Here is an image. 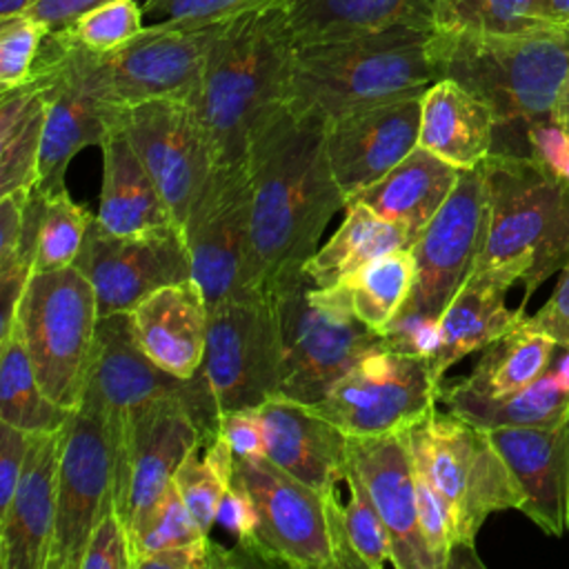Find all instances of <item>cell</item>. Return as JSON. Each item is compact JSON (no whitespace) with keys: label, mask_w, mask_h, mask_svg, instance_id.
<instances>
[{"label":"cell","mask_w":569,"mask_h":569,"mask_svg":"<svg viewBox=\"0 0 569 569\" xmlns=\"http://www.w3.org/2000/svg\"><path fill=\"white\" fill-rule=\"evenodd\" d=\"M116 447L104 411L89 398L71 413L58 467V500L47 569H80L98 520L113 509Z\"/></svg>","instance_id":"12"},{"label":"cell","mask_w":569,"mask_h":569,"mask_svg":"<svg viewBox=\"0 0 569 569\" xmlns=\"http://www.w3.org/2000/svg\"><path fill=\"white\" fill-rule=\"evenodd\" d=\"M100 149L102 189L96 220L102 229L118 236H131L178 224L153 178L118 124L116 113Z\"/></svg>","instance_id":"29"},{"label":"cell","mask_w":569,"mask_h":569,"mask_svg":"<svg viewBox=\"0 0 569 569\" xmlns=\"http://www.w3.org/2000/svg\"><path fill=\"white\" fill-rule=\"evenodd\" d=\"M280 0H140L144 18L173 22H222Z\"/></svg>","instance_id":"45"},{"label":"cell","mask_w":569,"mask_h":569,"mask_svg":"<svg viewBox=\"0 0 569 569\" xmlns=\"http://www.w3.org/2000/svg\"><path fill=\"white\" fill-rule=\"evenodd\" d=\"M516 282V276L502 269H473L462 282L438 320V347L429 358L438 382L465 356L511 331L525 318L522 305L518 309L505 305V296Z\"/></svg>","instance_id":"27"},{"label":"cell","mask_w":569,"mask_h":569,"mask_svg":"<svg viewBox=\"0 0 569 569\" xmlns=\"http://www.w3.org/2000/svg\"><path fill=\"white\" fill-rule=\"evenodd\" d=\"M382 345L393 351L429 360L438 347V320L400 309L382 331Z\"/></svg>","instance_id":"48"},{"label":"cell","mask_w":569,"mask_h":569,"mask_svg":"<svg viewBox=\"0 0 569 569\" xmlns=\"http://www.w3.org/2000/svg\"><path fill=\"white\" fill-rule=\"evenodd\" d=\"M231 473L233 451L218 438L207 447H193L173 473V485L204 533L216 525L218 507L231 485Z\"/></svg>","instance_id":"40"},{"label":"cell","mask_w":569,"mask_h":569,"mask_svg":"<svg viewBox=\"0 0 569 569\" xmlns=\"http://www.w3.org/2000/svg\"><path fill=\"white\" fill-rule=\"evenodd\" d=\"M200 536H207V533L200 529L189 507L184 505L178 487L171 480L169 487L158 498V502L147 511V516L138 522V527L129 533L133 569H140V565L149 556L162 549L196 540Z\"/></svg>","instance_id":"42"},{"label":"cell","mask_w":569,"mask_h":569,"mask_svg":"<svg viewBox=\"0 0 569 569\" xmlns=\"http://www.w3.org/2000/svg\"><path fill=\"white\" fill-rule=\"evenodd\" d=\"M558 33H560V38H562V42L567 44V49H569V22H565V24H560V29H558Z\"/></svg>","instance_id":"57"},{"label":"cell","mask_w":569,"mask_h":569,"mask_svg":"<svg viewBox=\"0 0 569 569\" xmlns=\"http://www.w3.org/2000/svg\"><path fill=\"white\" fill-rule=\"evenodd\" d=\"M522 327L549 336L560 349L569 351V264L560 271L549 300L533 316H525Z\"/></svg>","instance_id":"51"},{"label":"cell","mask_w":569,"mask_h":569,"mask_svg":"<svg viewBox=\"0 0 569 569\" xmlns=\"http://www.w3.org/2000/svg\"><path fill=\"white\" fill-rule=\"evenodd\" d=\"M416 278V262L409 249L389 251L340 282L318 289L311 284V296L320 305L358 318L369 329L382 331L407 305Z\"/></svg>","instance_id":"33"},{"label":"cell","mask_w":569,"mask_h":569,"mask_svg":"<svg viewBox=\"0 0 569 569\" xmlns=\"http://www.w3.org/2000/svg\"><path fill=\"white\" fill-rule=\"evenodd\" d=\"M496 142V116L485 100L451 78L436 80L420 98L418 144L458 169L482 164Z\"/></svg>","instance_id":"28"},{"label":"cell","mask_w":569,"mask_h":569,"mask_svg":"<svg viewBox=\"0 0 569 569\" xmlns=\"http://www.w3.org/2000/svg\"><path fill=\"white\" fill-rule=\"evenodd\" d=\"M553 127L562 133V138L569 144V73L565 78V82L560 84V91L556 96V104H553Z\"/></svg>","instance_id":"54"},{"label":"cell","mask_w":569,"mask_h":569,"mask_svg":"<svg viewBox=\"0 0 569 569\" xmlns=\"http://www.w3.org/2000/svg\"><path fill=\"white\" fill-rule=\"evenodd\" d=\"M193 280L209 309L244 293L242 273L251 231V173L247 158L216 164L182 224Z\"/></svg>","instance_id":"18"},{"label":"cell","mask_w":569,"mask_h":569,"mask_svg":"<svg viewBox=\"0 0 569 569\" xmlns=\"http://www.w3.org/2000/svg\"><path fill=\"white\" fill-rule=\"evenodd\" d=\"M80 569H133L129 533L116 509H109L93 527Z\"/></svg>","instance_id":"46"},{"label":"cell","mask_w":569,"mask_h":569,"mask_svg":"<svg viewBox=\"0 0 569 569\" xmlns=\"http://www.w3.org/2000/svg\"><path fill=\"white\" fill-rule=\"evenodd\" d=\"M269 296L276 302L282 336L280 398L316 405L382 336L358 318L313 300L311 280L298 273Z\"/></svg>","instance_id":"9"},{"label":"cell","mask_w":569,"mask_h":569,"mask_svg":"<svg viewBox=\"0 0 569 569\" xmlns=\"http://www.w3.org/2000/svg\"><path fill=\"white\" fill-rule=\"evenodd\" d=\"M256 409L267 458L322 496H336L349 467V436L311 405L289 398L276 396Z\"/></svg>","instance_id":"25"},{"label":"cell","mask_w":569,"mask_h":569,"mask_svg":"<svg viewBox=\"0 0 569 569\" xmlns=\"http://www.w3.org/2000/svg\"><path fill=\"white\" fill-rule=\"evenodd\" d=\"M231 480L249 491L258 511L256 562L336 569L327 496L293 478L267 456L233 453Z\"/></svg>","instance_id":"13"},{"label":"cell","mask_w":569,"mask_h":569,"mask_svg":"<svg viewBox=\"0 0 569 569\" xmlns=\"http://www.w3.org/2000/svg\"><path fill=\"white\" fill-rule=\"evenodd\" d=\"M49 107V73L36 60L27 82L0 91V196L31 191Z\"/></svg>","instance_id":"32"},{"label":"cell","mask_w":569,"mask_h":569,"mask_svg":"<svg viewBox=\"0 0 569 569\" xmlns=\"http://www.w3.org/2000/svg\"><path fill=\"white\" fill-rule=\"evenodd\" d=\"M247 560L236 558V551L218 545L209 533L196 540L162 549L149 556L140 569H213V567H233Z\"/></svg>","instance_id":"47"},{"label":"cell","mask_w":569,"mask_h":569,"mask_svg":"<svg viewBox=\"0 0 569 569\" xmlns=\"http://www.w3.org/2000/svg\"><path fill=\"white\" fill-rule=\"evenodd\" d=\"M409 247V236L398 224L380 218L362 202L351 200L345 204L342 224L307 260L305 273L313 287L325 289L351 276L367 262Z\"/></svg>","instance_id":"35"},{"label":"cell","mask_w":569,"mask_h":569,"mask_svg":"<svg viewBox=\"0 0 569 569\" xmlns=\"http://www.w3.org/2000/svg\"><path fill=\"white\" fill-rule=\"evenodd\" d=\"M47 36V27L29 13L0 18V91L31 78Z\"/></svg>","instance_id":"44"},{"label":"cell","mask_w":569,"mask_h":569,"mask_svg":"<svg viewBox=\"0 0 569 569\" xmlns=\"http://www.w3.org/2000/svg\"><path fill=\"white\" fill-rule=\"evenodd\" d=\"M38 62L49 73V107L36 189L49 196L67 189L69 162L84 147L102 144L113 124L116 104L102 96L98 53L80 47L62 31L44 38Z\"/></svg>","instance_id":"11"},{"label":"cell","mask_w":569,"mask_h":569,"mask_svg":"<svg viewBox=\"0 0 569 569\" xmlns=\"http://www.w3.org/2000/svg\"><path fill=\"white\" fill-rule=\"evenodd\" d=\"M556 349L560 347L549 336L522 327L520 320L511 331L485 345L471 373L453 385L482 398L509 396L547 373Z\"/></svg>","instance_id":"36"},{"label":"cell","mask_w":569,"mask_h":569,"mask_svg":"<svg viewBox=\"0 0 569 569\" xmlns=\"http://www.w3.org/2000/svg\"><path fill=\"white\" fill-rule=\"evenodd\" d=\"M222 22H173L149 24L124 47L100 56L98 78L107 102L131 104L151 98L191 100L207 53L222 31Z\"/></svg>","instance_id":"15"},{"label":"cell","mask_w":569,"mask_h":569,"mask_svg":"<svg viewBox=\"0 0 569 569\" xmlns=\"http://www.w3.org/2000/svg\"><path fill=\"white\" fill-rule=\"evenodd\" d=\"M202 442L189 398L169 393L131 411L113 431V509L131 533L173 480L184 456Z\"/></svg>","instance_id":"14"},{"label":"cell","mask_w":569,"mask_h":569,"mask_svg":"<svg viewBox=\"0 0 569 569\" xmlns=\"http://www.w3.org/2000/svg\"><path fill=\"white\" fill-rule=\"evenodd\" d=\"M489 436L522 489L520 511L549 536L569 529V418L551 427H496Z\"/></svg>","instance_id":"24"},{"label":"cell","mask_w":569,"mask_h":569,"mask_svg":"<svg viewBox=\"0 0 569 569\" xmlns=\"http://www.w3.org/2000/svg\"><path fill=\"white\" fill-rule=\"evenodd\" d=\"M216 438L222 440L236 456H267L264 429L258 409H233L220 413Z\"/></svg>","instance_id":"50"},{"label":"cell","mask_w":569,"mask_h":569,"mask_svg":"<svg viewBox=\"0 0 569 569\" xmlns=\"http://www.w3.org/2000/svg\"><path fill=\"white\" fill-rule=\"evenodd\" d=\"M116 120L182 227L216 167L193 104L182 98L116 104Z\"/></svg>","instance_id":"17"},{"label":"cell","mask_w":569,"mask_h":569,"mask_svg":"<svg viewBox=\"0 0 569 569\" xmlns=\"http://www.w3.org/2000/svg\"><path fill=\"white\" fill-rule=\"evenodd\" d=\"M349 462L365 482L391 540L396 569H433L418 525L416 467L409 429L349 436Z\"/></svg>","instance_id":"22"},{"label":"cell","mask_w":569,"mask_h":569,"mask_svg":"<svg viewBox=\"0 0 569 569\" xmlns=\"http://www.w3.org/2000/svg\"><path fill=\"white\" fill-rule=\"evenodd\" d=\"M98 320L93 284L76 264L36 271L18 302L13 325L33 373L64 409L76 411L82 402Z\"/></svg>","instance_id":"7"},{"label":"cell","mask_w":569,"mask_h":569,"mask_svg":"<svg viewBox=\"0 0 569 569\" xmlns=\"http://www.w3.org/2000/svg\"><path fill=\"white\" fill-rule=\"evenodd\" d=\"M104 2L109 0H33L24 13L33 16L38 22L47 27L49 33H53L69 27L76 18H80L89 9Z\"/></svg>","instance_id":"53"},{"label":"cell","mask_w":569,"mask_h":569,"mask_svg":"<svg viewBox=\"0 0 569 569\" xmlns=\"http://www.w3.org/2000/svg\"><path fill=\"white\" fill-rule=\"evenodd\" d=\"M33 0H0V18H11L24 13Z\"/></svg>","instance_id":"56"},{"label":"cell","mask_w":569,"mask_h":569,"mask_svg":"<svg viewBox=\"0 0 569 569\" xmlns=\"http://www.w3.org/2000/svg\"><path fill=\"white\" fill-rule=\"evenodd\" d=\"M433 29L391 27L347 40L296 47L289 100L331 120L347 111L422 96L438 78Z\"/></svg>","instance_id":"5"},{"label":"cell","mask_w":569,"mask_h":569,"mask_svg":"<svg viewBox=\"0 0 569 569\" xmlns=\"http://www.w3.org/2000/svg\"><path fill=\"white\" fill-rule=\"evenodd\" d=\"M129 313L147 356L180 380L193 378L204 358L209 329L202 287L193 278L160 287Z\"/></svg>","instance_id":"26"},{"label":"cell","mask_w":569,"mask_h":569,"mask_svg":"<svg viewBox=\"0 0 569 569\" xmlns=\"http://www.w3.org/2000/svg\"><path fill=\"white\" fill-rule=\"evenodd\" d=\"M458 176V167L418 144L391 171L358 191L351 200L362 202L380 218L398 224L413 244L447 202Z\"/></svg>","instance_id":"30"},{"label":"cell","mask_w":569,"mask_h":569,"mask_svg":"<svg viewBox=\"0 0 569 569\" xmlns=\"http://www.w3.org/2000/svg\"><path fill=\"white\" fill-rule=\"evenodd\" d=\"M282 380V336L269 293L244 291L209 309L204 358L193 385L218 420L276 398Z\"/></svg>","instance_id":"8"},{"label":"cell","mask_w":569,"mask_h":569,"mask_svg":"<svg viewBox=\"0 0 569 569\" xmlns=\"http://www.w3.org/2000/svg\"><path fill=\"white\" fill-rule=\"evenodd\" d=\"M420 98H402L327 120V156L349 202L418 147Z\"/></svg>","instance_id":"21"},{"label":"cell","mask_w":569,"mask_h":569,"mask_svg":"<svg viewBox=\"0 0 569 569\" xmlns=\"http://www.w3.org/2000/svg\"><path fill=\"white\" fill-rule=\"evenodd\" d=\"M31 433L0 420V511L9 505L24 467Z\"/></svg>","instance_id":"52"},{"label":"cell","mask_w":569,"mask_h":569,"mask_svg":"<svg viewBox=\"0 0 569 569\" xmlns=\"http://www.w3.org/2000/svg\"><path fill=\"white\" fill-rule=\"evenodd\" d=\"M438 0H284L296 47L347 40L391 27L433 29Z\"/></svg>","instance_id":"31"},{"label":"cell","mask_w":569,"mask_h":569,"mask_svg":"<svg viewBox=\"0 0 569 569\" xmlns=\"http://www.w3.org/2000/svg\"><path fill=\"white\" fill-rule=\"evenodd\" d=\"M433 29L487 33V36H525L556 31L540 13V0H438Z\"/></svg>","instance_id":"39"},{"label":"cell","mask_w":569,"mask_h":569,"mask_svg":"<svg viewBox=\"0 0 569 569\" xmlns=\"http://www.w3.org/2000/svg\"><path fill=\"white\" fill-rule=\"evenodd\" d=\"M438 402L440 382L429 360L380 342L311 407L347 436H380L413 427L433 413Z\"/></svg>","instance_id":"10"},{"label":"cell","mask_w":569,"mask_h":569,"mask_svg":"<svg viewBox=\"0 0 569 569\" xmlns=\"http://www.w3.org/2000/svg\"><path fill=\"white\" fill-rule=\"evenodd\" d=\"M93 213L76 202L67 189L44 196L36 271L71 267L84 244Z\"/></svg>","instance_id":"41"},{"label":"cell","mask_w":569,"mask_h":569,"mask_svg":"<svg viewBox=\"0 0 569 569\" xmlns=\"http://www.w3.org/2000/svg\"><path fill=\"white\" fill-rule=\"evenodd\" d=\"M487 231L473 269H502L525 300L569 264V173L542 156L491 153L485 162Z\"/></svg>","instance_id":"4"},{"label":"cell","mask_w":569,"mask_h":569,"mask_svg":"<svg viewBox=\"0 0 569 569\" xmlns=\"http://www.w3.org/2000/svg\"><path fill=\"white\" fill-rule=\"evenodd\" d=\"M558 29L525 36L433 29L429 49L438 78L460 82L496 116L491 153L533 156V138L553 127L556 96L569 73Z\"/></svg>","instance_id":"2"},{"label":"cell","mask_w":569,"mask_h":569,"mask_svg":"<svg viewBox=\"0 0 569 569\" xmlns=\"http://www.w3.org/2000/svg\"><path fill=\"white\" fill-rule=\"evenodd\" d=\"M411 451L438 491L458 553L476 558V536L493 511L522 507V489L493 445L489 429L451 411L429 413L409 427ZM478 560V558H476Z\"/></svg>","instance_id":"6"},{"label":"cell","mask_w":569,"mask_h":569,"mask_svg":"<svg viewBox=\"0 0 569 569\" xmlns=\"http://www.w3.org/2000/svg\"><path fill=\"white\" fill-rule=\"evenodd\" d=\"M345 482L349 489L347 505H340L338 498L327 500L336 569H380L382 565L391 562V540L387 527L351 462L347 467Z\"/></svg>","instance_id":"37"},{"label":"cell","mask_w":569,"mask_h":569,"mask_svg":"<svg viewBox=\"0 0 569 569\" xmlns=\"http://www.w3.org/2000/svg\"><path fill=\"white\" fill-rule=\"evenodd\" d=\"M487 231L485 167L460 169L447 202L409 247L416 278L405 311L440 320L442 311L471 276Z\"/></svg>","instance_id":"16"},{"label":"cell","mask_w":569,"mask_h":569,"mask_svg":"<svg viewBox=\"0 0 569 569\" xmlns=\"http://www.w3.org/2000/svg\"><path fill=\"white\" fill-rule=\"evenodd\" d=\"M540 13L547 22L560 27L569 22V0H540Z\"/></svg>","instance_id":"55"},{"label":"cell","mask_w":569,"mask_h":569,"mask_svg":"<svg viewBox=\"0 0 569 569\" xmlns=\"http://www.w3.org/2000/svg\"><path fill=\"white\" fill-rule=\"evenodd\" d=\"M440 402H445L447 411L485 429L551 427L569 418V382H565L562 376L549 367V371L538 380L509 396L482 398L442 380Z\"/></svg>","instance_id":"34"},{"label":"cell","mask_w":569,"mask_h":569,"mask_svg":"<svg viewBox=\"0 0 569 569\" xmlns=\"http://www.w3.org/2000/svg\"><path fill=\"white\" fill-rule=\"evenodd\" d=\"M73 264L93 284L100 318L131 311L156 289L193 278L180 224L118 236L102 229L93 218Z\"/></svg>","instance_id":"19"},{"label":"cell","mask_w":569,"mask_h":569,"mask_svg":"<svg viewBox=\"0 0 569 569\" xmlns=\"http://www.w3.org/2000/svg\"><path fill=\"white\" fill-rule=\"evenodd\" d=\"M144 11L140 0H109L60 29L67 38L93 53H111L142 33Z\"/></svg>","instance_id":"43"},{"label":"cell","mask_w":569,"mask_h":569,"mask_svg":"<svg viewBox=\"0 0 569 569\" xmlns=\"http://www.w3.org/2000/svg\"><path fill=\"white\" fill-rule=\"evenodd\" d=\"M216 522L236 536L238 547L242 549V553L249 560H256L253 558V540H256V529H258V511H256V505H253L249 491L242 485L231 480V485L227 487L222 502L218 507Z\"/></svg>","instance_id":"49"},{"label":"cell","mask_w":569,"mask_h":569,"mask_svg":"<svg viewBox=\"0 0 569 569\" xmlns=\"http://www.w3.org/2000/svg\"><path fill=\"white\" fill-rule=\"evenodd\" d=\"M169 393H182L189 398V409L200 427L202 442H211L213 425L193 380H180L167 373L147 356L138 342L129 311L100 318L82 398L93 400L104 411L111 431H118L124 418L138 407Z\"/></svg>","instance_id":"20"},{"label":"cell","mask_w":569,"mask_h":569,"mask_svg":"<svg viewBox=\"0 0 569 569\" xmlns=\"http://www.w3.org/2000/svg\"><path fill=\"white\" fill-rule=\"evenodd\" d=\"M64 431H36L29 438L22 473L9 505L0 511V567L2 569H47L56 500L58 467Z\"/></svg>","instance_id":"23"},{"label":"cell","mask_w":569,"mask_h":569,"mask_svg":"<svg viewBox=\"0 0 569 569\" xmlns=\"http://www.w3.org/2000/svg\"><path fill=\"white\" fill-rule=\"evenodd\" d=\"M71 413L42 391L20 331L11 325L0 333V420L36 433L62 429Z\"/></svg>","instance_id":"38"},{"label":"cell","mask_w":569,"mask_h":569,"mask_svg":"<svg viewBox=\"0 0 569 569\" xmlns=\"http://www.w3.org/2000/svg\"><path fill=\"white\" fill-rule=\"evenodd\" d=\"M293 51L284 0L224 22L189 100L216 164L244 160L256 124L289 98Z\"/></svg>","instance_id":"3"},{"label":"cell","mask_w":569,"mask_h":569,"mask_svg":"<svg viewBox=\"0 0 569 569\" xmlns=\"http://www.w3.org/2000/svg\"><path fill=\"white\" fill-rule=\"evenodd\" d=\"M327 118L289 98L251 131V231L242 273L244 291L269 293L305 273L333 213L347 200L327 156Z\"/></svg>","instance_id":"1"}]
</instances>
